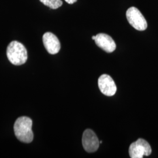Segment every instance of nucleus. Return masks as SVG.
Wrapping results in <instances>:
<instances>
[{"mask_svg":"<svg viewBox=\"0 0 158 158\" xmlns=\"http://www.w3.org/2000/svg\"><path fill=\"white\" fill-rule=\"evenodd\" d=\"M32 121L27 117H21L17 119L14 129L17 139L24 143H31L34 139L32 130Z\"/></svg>","mask_w":158,"mask_h":158,"instance_id":"1","label":"nucleus"},{"mask_svg":"<svg viewBox=\"0 0 158 158\" xmlns=\"http://www.w3.org/2000/svg\"><path fill=\"white\" fill-rule=\"evenodd\" d=\"M6 55L12 64L20 66L27 62L28 53L25 47L18 41H12L6 49Z\"/></svg>","mask_w":158,"mask_h":158,"instance_id":"2","label":"nucleus"},{"mask_svg":"<svg viewBox=\"0 0 158 158\" xmlns=\"http://www.w3.org/2000/svg\"><path fill=\"white\" fill-rule=\"evenodd\" d=\"M126 17L130 25L138 31H145L148 27L146 19L139 10L134 6L128 8Z\"/></svg>","mask_w":158,"mask_h":158,"instance_id":"3","label":"nucleus"},{"mask_svg":"<svg viewBox=\"0 0 158 158\" xmlns=\"http://www.w3.org/2000/svg\"><path fill=\"white\" fill-rule=\"evenodd\" d=\"M152 149L149 143L142 138L132 143L129 148V154L131 158H142L143 156H149Z\"/></svg>","mask_w":158,"mask_h":158,"instance_id":"4","label":"nucleus"},{"mask_svg":"<svg viewBox=\"0 0 158 158\" xmlns=\"http://www.w3.org/2000/svg\"><path fill=\"white\" fill-rule=\"evenodd\" d=\"M82 144L86 152L93 153L97 151L100 143L94 132L90 129H87L83 134Z\"/></svg>","mask_w":158,"mask_h":158,"instance_id":"5","label":"nucleus"},{"mask_svg":"<svg viewBox=\"0 0 158 158\" xmlns=\"http://www.w3.org/2000/svg\"><path fill=\"white\" fill-rule=\"evenodd\" d=\"M98 85L101 92L105 96H114L117 91V86L114 80L108 74H102L99 77Z\"/></svg>","mask_w":158,"mask_h":158,"instance_id":"6","label":"nucleus"},{"mask_svg":"<svg viewBox=\"0 0 158 158\" xmlns=\"http://www.w3.org/2000/svg\"><path fill=\"white\" fill-rule=\"evenodd\" d=\"M43 43L46 51L51 55H55L60 49V43L56 36L51 32H46L43 36Z\"/></svg>","mask_w":158,"mask_h":158,"instance_id":"7","label":"nucleus"},{"mask_svg":"<svg viewBox=\"0 0 158 158\" xmlns=\"http://www.w3.org/2000/svg\"><path fill=\"white\" fill-rule=\"evenodd\" d=\"M94 40L97 45L107 53L113 52L116 49L114 40L107 34H97Z\"/></svg>","mask_w":158,"mask_h":158,"instance_id":"8","label":"nucleus"},{"mask_svg":"<svg viewBox=\"0 0 158 158\" xmlns=\"http://www.w3.org/2000/svg\"><path fill=\"white\" fill-rule=\"evenodd\" d=\"M45 6H49L51 9L56 10L62 6V0H40Z\"/></svg>","mask_w":158,"mask_h":158,"instance_id":"9","label":"nucleus"},{"mask_svg":"<svg viewBox=\"0 0 158 158\" xmlns=\"http://www.w3.org/2000/svg\"><path fill=\"white\" fill-rule=\"evenodd\" d=\"M67 3L69 4H73L74 3L76 2L77 0H64Z\"/></svg>","mask_w":158,"mask_h":158,"instance_id":"10","label":"nucleus"},{"mask_svg":"<svg viewBox=\"0 0 158 158\" xmlns=\"http://www.w3.org/2000/svg\"><path fill=\"white\" fill-rule=\"evenodd\" d=\"M95 38H96V36H92V40H95Z\"/></svg>","mask_w":158,"mask_h":158,"instance_id":"11","label":"nucleus"},{"mask_svg":"<svg viewBox=\"0 0 158 158\" xmlns=\"http://www.w3.org/2000/svg\"><path fill=\"white\" fill-rule=\"evenodd\" d=\"M100 144L102 143V141H100Z\"/></svg>","mask_w":158,"mask_h":158,"instance_id":"12","label":"nucleus"}]
</instances>
